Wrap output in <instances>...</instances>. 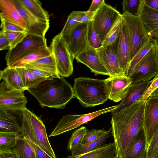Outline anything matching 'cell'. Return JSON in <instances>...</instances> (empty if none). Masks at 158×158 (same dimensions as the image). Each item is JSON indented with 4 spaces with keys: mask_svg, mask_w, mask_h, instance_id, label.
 Listing matches in <instances>:
<instances>
[{
    "mask_svg": "<svg viewBox=\"0 0 158 158\" xmlns=\"http://www.w3.org/2000/svg\"><path fill=\"white\" fill-rule=\"evenodd\" d=\"M89 23H80L67 35L63 37L70 53L74 59L89 47L87 37Z\"/></svg>",
    "mask_w": 158,
    "mask_h": 158,
    "instance_id": "obj_12",
    "label": "cell"
},
{
    "mask_svg": "<svg viewBox=\"0 0 158 158\" xmlns=\"http://www.w3.org/2000/svg\"><path fill=\"white\" fill-rule=\"evenodd\" d=\"M96 12L86 11V12L79 19V22L81 23H89L93 20Z\"/></svg>",
    "mask_w": 158,
    "mask_h": 158,
    "instance_id": "obj_46",
    "label": "cell"
},
{
    "mask_svg": "<svg viewBox=\"0 0 158 158\" xmlns=\"http://www.w3.org/2000/svg\"><path fill=\"white\" fill-rule=\"evenodd\" d=\"M2 31L9 42L10 49L14 48L22 41L27 34V33L26 32Z\"/></svg>",
    "mask_w": 158,
    "mask_h": 158,
    "instance_id": "obj_39",
    "label": "cell"
},
{
    "mask_svg": "<svg viewBox=\"0 0 158 158\" xmlns=\"http://www.w3.org/2000/svg\"><path fill=\"white\" fill-rule=\"evenodd\" d=\"M158 128V97L150 96L146 101L143 126L147 148Z\"/></svg>",
    "mask_w": 158,
    "mask_h": 158,
    "instance_id": "obj_13",
    "label": "cell"
},
{
    "mask_svg": "<svg viewBox=\"0 0 158 158\" xmlns=\"http://www.w3.org/2000/svg\"><path fill=\"white\" fill-rule=\"evenodd\" d=\"M151 82V80H150L131 84L125 96L117 105V108L123 109L141 101Z\"/></svg>",
    "mask_w": 158,
    "mask_h": 158,
    "instance_id": "obj_19",
    "label": "cell"
},
{
    "mask_svg": "<svg viewBox=\"0 0 158 158\" xmlns=\"http://www.w3.org/2000/svg\"><path fill=\"white\" fill-rule=\"evenodd\" d=\"M96 50L110 77L126 76L120 65L114 45L102 46Z\"/></svg>",
    "mask_w": 158,
    "mask_h": 158,
    "instance_id": "obj_15",
    "label": "cell"
},
{
    "mask_svg": "<svg viewBox=\"0 0 158 158\" xmlns=\"http://www.w3.org/2000/svg\"><path fill=\"white\" fill-rule=\"evenodd\" d=\"M158 88V75L151 80V82L141 100L145 101L150 95Z\"/></svg>",
    "mask_w": 158,
    "mask_h": 158,
    "instance_id": "obj_44",
    "label": "cell"
},
{
    "mask_svg": "<svg viewBox=\"0 0 158 158\" xmlns=\"http://www.w3.org/2000/svg\"><path fill=\"white\" fill-rule=\"evenodd\" d=\"M111 128L96 139L86 144H81L71 151L72 155L82 154L94 150L104 144L106 139L110 135Z\"/></svg>",
    "mask_w": 158,
    "mask_h": 158,
    "instance_id": "obj_28",
    "label": "cell"
},
{
    "mask_svg": "<svg viewBox=\"0 0 158 158\" xmlns=\"http://www.w3.org/2000/svg\"><path fill=\"white\" fill-rule=\"evenodd\" d=\"M21 3L32 14L39 19L49 21L48 12L42 6V3L37 0H19Z\"/></svg>",
    "mask_w": 158,
    "mask_h": 158,
    "instance_id": "obj_29",
    "label": "cell"
},
{
    "mask_svg": "<svg viewBox=\"0 0 158 158\" xmlns=\"http://www.w3.org/2000/svg\"><path fill=\"white\" fill-rule=\"evenodd\" d=\"M0 158H18L11 149L9 150H0Z\"/></svg>",
    "mask_w": 158,
    "mask_h": 158,
    "instance_id": "obj_49",
    "label": "cell"
},
{
    "mask_svg": "<svg viewBox=\"0 0 158 158\" xmlns=\"http://www.w3.org/2000/svg\"><path fill=\"white\" fill-rule=\"evenodd\" d=\"M87 130L86 127L82 126L76 130L72 133L67 147L69 151H71L81 144Z\"/></svg>",
    "mask_w": 158,
    "mask_h": 158,
    "instance_id": "obj_37",
    "label": "cell"
},
{
    "mask_svg": "<svg viewBox=\"0 0 158 158\" xmlns=\"http://www.w3.org/2000/svg\"><path fill=\"white\" fill-rule=\"evenodd\" d=\"M105 80L109 99L115 102L124 98L132 82L131 78L126 76L110 77Z\"/></svg>",
    "mask_w": 158,
    "mask_h": 158,
    "instance_id": "obj_16",
    "label": "cell"
},
{
    "mask_svg": "<svg viewBox=\"0 0 158 158\" xmlns=\"http://www.w3.org/2000/svg\"><path fill=\"white\" fill-rule=\"evenodd\" d=\"M147 145L146 138L143 128L132 140L123 158H146Z\"/></svg>",
    "mask_w": 158,
    "mask_h": 158,
    "instance_id": "obj_21",
    "label": "cell"
},
{
    "mask_svg": "<svg viewBox=\"0 0 158 158\" xmlns=\"http://www.w3.org/2000/svg\"><path fill=\"white\" fill-rule=\"evenodd\" d=\"M24 91L15 89L3 81L0 84V109L7 111H22L27 100Z\"/></svg>",
    "mask_w": 158,
    "mask_h": 158,
    "instance_id": "obj_11",
    "label": "cell"
},
{
    "mask_svg": "<svg viewBox=\"0 0 158 158\" xmlns=\"http://www.w3.org/2000/svg\"><path fill=\"white\" fill-rule=\"evenodd\" d=\"M143 0H124L122 2L123 13L135 17L140 16Z\"/></svg>",
    "mask_w": 158,
    "mask_h": 158,
    "instance_id": "obj_36",
    "label": "cell"
},
{
    "mask_svg": "<svg viewBox=\"0 0 158 158\" xmlns=\"http://www.w3.org/2000/svg\"><path fill=\"white\" fill-rule=\"evenodd\" d=\"M24 138L26 139L30 146L34 150L37 158H52L39 146L26 138Z\"/></svg>",
    "mask_w": 158,
    "mask_h": 158,
    "instance_id": "obj_43",
    "label": "cell"
},
{
    "mask_svg": "<svg viewBox=\"0 0 158 158\" xmlns=\"http://www.w3.org/2000/svg\"><path fill=\"white\" fill-rule=\"evenodd\" d=\"M140 17L149 33L158 28V10L148 6L144 0L142 4Z\"/></svg>",
    "mask_w": 158,
    "mask_h": 158,
    "instance_id": "obj_24",
    "label": "cell"
},
{
    "mask_svg": "<svg viewBox=\"0 0 158 158\" xmlns=\"http://www.w3.org/2000/svg\"><path fill=\"white\" fill-rule=\"evenodd\" d=\"M27 69L36 75L46 79L55 77L49 73L38 69L33 68Z\"/></svg>",
    "mask_w": 158,
    "mask_h": 158,
    "instance_id": "obj_48",
    "label": "cell"
},
{
    "mask_svg": "<svg viewBox=\"0 0 158 158\" xmlns=\"http://www.w3.org/2000/svg\"><path fill=\"white\" fill-rule=\"evenodd\" d=\"M158 158V128L147 149L146 158Z\"/></svg>",
    "mask_w": 158,
    "mask_h": 158,
    "instance_id": "obj_40",
    "label": "cell"
},
{
    "mask_svg": "<svg viewBox=\"0 0 158 158\" xmlns=\"http://www.w3.org/2000/svg\"><path fill=\"white\" fill-rule=\"evenodd\" d=\"M86 12V11H73L68 17L66 22L60 32L63 36L67 35L70 31L80 23V18Z\"/></svg>",
    "mask_w": 158,
    "mask_h": 158,
    "instance_id": "obj_34",
    "label": "cell"
},
{
    "mask_svg": "<svg viewBox=\"0 0 158 158\" xmlns=\"http://www.w3.org/2000/svg\"><path fill=\"white\" fill-rule=\"evenodd\" d=\"M149 34L151 37L158 38V28L151 32Z\"/></svg>",
    "mask_w": 158,
    "mask_h": 158,
    "instance_id": "obj_51",
    "label": "cell"
},
{
    "mask_svg": "<svg viewBox=\"0 0 158 158\" xmlns=\"http://www.w3.org/2000/svg\"><path fill=\"white\" fill-rule=\"evenodd\" d=\"M0 18L18 25L27 31L26 23L13 0H0Z\"/></svg>",
    "mask_w": 158,
    "mask_h": 158,
    "instance_id": "obj_20",
    "label": "cell"
},
{
    "mask_svg": "<svg viewBox=\"0 0 158 158\" xmlns=\"http://www.w3.org/2000/svg\"><path fill=\"white\" fill-rule=\"evenodd\" d=\"M0 132L20 134L21 127L11 113L0 109Z\"/></svg>",
    "mask_w": 158,
    "mask_h": 158,
    "instance_id": "obj_26",
    "label": "cell"
},
{
    "mask_svg": "<svg viewBox=\"0 0 158 158\" xmlns=\"http://www.w3.org/2000/svg\"><path fill=\"white\" fill-rule=\"evenodd\" d=\"M11 150L18 158H37L34 150L26 139L23 137L18 141Z\"/></svg>",
    "mask_w": 158,
    "mask_h": 158,
    "instance_id": "obj_30",
    "label": "cell"
},
{
    "mask_svg": "<svg viewBox=\"0 0 158 158\" xmlns=\"http://www.w3.org/2000/svg\"><path fill=\"white\" fill-rule=\"evenodd\" d=\"M155 44L154 40L151 38L149 42L137 53L130 61L126 76L130 77L137 64Z\"/></svg>",
    "mask_w": 158,
    "mask_h": 158,
    "instance_id": "obj_35",
    "label": "cell"
},
{
    "mask_svg": "<svg viewBox=\"0 0 158 158\" xmlns=\"http://www.w3.org/2000/svg\"><path fill=\"white\" fill-rule=\"evenodd\" d=\"M22 137L21 134L0 132V150H11Z\"/></svg>",
    "mask_w": 158,
    "mask_h": 158,
    "instance_id": "obj_33",
    "label": "cell"
},
{
    "mask_svg": "<svg viewBox=\"0 0 158 158\" xmlns=\"http://www.w3.org/2000/svg\"><path fill=\"white\" fill-rule=\"evenodd\" d=\"M77 62L88 67L96 74L109 76L108 72L102 62L96 49L89 47L80 53L75 58Z\"/></svg>",
    "mask_w": 158,
    "mask_h": 158,
    "instance_id": "obj_17",
    "label": "cell"
},
{
    "mask_svg": "<svg viewBox=\"0 0 158 158\" xmlns=\"http://www.w3.org/2000/svg\"><path fill=\"white\" fill-rule=\"evenodd\" d=\"M115 147L114 142L104 144L92 151L78 155H72L66 158H114Z\"/></svg>",
    "mask_w": 158,
    "mask_h": 158,
    "instance_id": "obj_23",
    "label": "cell"
},
{
    "mask_svg": "<svg viewBox=\"0 0 158 158\" xmlns=\"http://www.w3.org/2000/svg\"><path fill=\"white\" fill-rule=\"evenodd\" d=\"M49 48L54 58L58 75L63 77L70 76L73 71L74 58L60 33L54 37Z\"/></svg>",
    "mask_w": 158,
    "mask_h": 158,
    "instance_id": "obj_6",
    "label": "cell"
},
{
    "mask_svg": "<svg viewBox=\"0 0 158 158\" xmlns=\"http://www.w3.org/2000/svg\"><path fill=\"white\" fill-rule=\"evenodd\" d=\"M13 1L26 23L27 33L45 37L49 27V22L39 19L35 16L19 0H13Z\"/></svg>",
    "mask_w": 158,
    "mask_h": 158,
    "instance_id": "obj_14",
    "label": "cell"
},
{
    "mask_svg": "<svg viewBox=\"0 0 158 158\" xmlns=\"http://www.w3.org/2000/svg\"><path fill=\"white\" fill-rule=\"evenodd\" d=\"M122 16L116 9L106 3L96 12L93 25L102 44L109 31Z\"/></svg>",
    "mask_w": 158,
    "mask_h": 158,
    "instance_id": "obj_9",
    "label": "cell"
},
{
    "mask_svg": "<svg viewBox=\"0 0 158 158\" xmlns=\"http://www.w3.org/2000/svg\"><path fill=\"white\" fill-rule=\"evenodd\" d=\"M122 15L129 44L131 61L149 42L151 37L140 16H134L127 13H123Z\"/></svg>",
    "mask_w": 158,
    "mask_h": 158,
    "instance_id": "obj_5",
    "label": "cell"
},
{
    "mask_svg": "<svg viewBox=\"0 0 158 158\" xmlns=\"http://www.w3.org/2000/svg\"><path fill=\"white\" fill-rule=\"evenodd\" d=\"M87 37L89 47L96 49L102 46V44L94 28L93 20L89 23Z\"/></svg>",
    "mask_w": 158,
    "mask_h": 158,
    "instance_id": "obj_38",
    "label": "cell"
},
{
    "mask_svg": "<svg viewBox=\"0 0 158 158\" xmlns=\"http://www.w3.org/2000/svg\"><path fill=\"white\" fill-rule=\"evenodd\" d=\"M51 54L49 47L47 46H44L32 51L8 66L14 68L25 67L40 59L48 56Z\"/></svg>",
    "mask_w": 158,
    "mask_h": 158,
    "instance_id": "obj_25",
    "label": "cell"
},
{
    "mask_svg": "<svg viewBox=\"0 0 158 158\" xmlns=\"http://www.w3.org/2000/svg\"><path fill=\"white\" fill-rule=\"evenodd\" d=\"M146 101H137L111 112V133L115 147V157L123 158L132 140L143 128Z\"/></svg>",
    "mask_w": 158,
    "mask_h": 158,
    "instance_id": "obj_1",
    "label": "cell"
},
{
    "mask_svg": "<svg viewBox=\"0 0 158 158\" xmlns=\"http://www.w3.org/2000/svg\"><path fill=\"white\" fill-rule=\"evenodd\" d=\"M114 46L121 67L126 76L131 60L130 46L124 19L120 36Z\"/></svg>",
    "mask_w": 158,
    "mask_h": 158,
    "instance_id": "obj_18",
    "label": "cell"
},
{
    "mask_svg": "<svg viewBox=\"0 0 158 158\" xmlns=\"http://www.w3.org/2000/svg\"><path fill=\"white\" fill-rule=\"evenodd\" d=\"M27 90L42 107L63 109L74 97L71 85L60 76L46 79Z\"/></svg>",
    "mask_w": 158,
    "mask_h": 158,
    "instance_id": "obj_2",
    "label": "cell"
},
{
    "mask_svg": "<svg viewBox=\"0 0 158 158\" xmlns=\"http://www.w3.org/2000/svg\"><path fill=\"white\" fill-rule=\"evenodd\" d=\"M74 97L85 107L102 104L109 99L105 79L86 77L74 79L73 87Z\"/></svg>",
    "mask_w": 158,
    "mask_h": 158,
    "instance_id": "obj_3",
    "label": "cell"
},
{
    "mask_svg": "<svg viewBox=\"0 0 158 158\" xmlns=\"http://www.w3.org/2000/svg\"><path fill=\"white\" fill-rule=\"evenodd\" d=\"M117 105L82 114H68L63 116L57 123L49 137L57 136L77 128L104 114L111 112Z\"/></svg>",
    "mask_w": 158,
    "mask_h": 158,
    "instance_id": "obj_7",
    "label": "cell"
},
{
    "mask_svg": "<svg viewBox=\"0 0 158 158\" xmlns=\"http://www.w3.org/2000/svg\"><path fill=\"white\" fill-rule=\"evenodd\" d=\"M105 3L104 0H93L87 11L96 12Z\"/></svg>",
    "mask_w": 158,
    "mask_h": 158,
    "instance_id": "obj_47",
    "label": "cell"
},
{
    "mask_svg": "<svg viewBox=\"0 0 158 158\" xmlns=\"http://www.w3.org/2000/svg\"><path fill=\"white\" fill-rule=\"evenodd\" d=\"M154 40V41H155V44H156L155 46H156V51L157 53V55L158 56V44H157L154 40Z\"/></svg>",
    "mask_w": 158,
    "mask_h": 158,
    "instance_id": "obj_53",
    "label": "cell"
},
{
    "mask_svg": "<svg viewBox=\"0 0 158 158\" xmlns=\"http://www.w3.org/2000/svg\"><path fill=\"white\" fill-rule=\"evenodd\" d=\"M146 3L150 7L158 10V0H144Z\"/></svg>",
    "mask_w": 158,
    "mask_h": 158,
    "instance_id": "obj_50",
    "label": "cell"
},
{
    "mask_svg": "<svg viewBox=\"0 0 158 158\" xmlns=\"http://www.w3.org/2000/svg\"><path fill=\"white\" fill-rule=\"evenodd\" d=\"M155 44L134 68L129 77L131 84L150 80L158 75V56Z\"/></svg>",
    "mask_w": 158,
    "mask_h": 158,
    "instance_id": "obj_8",
    "label": "cell"
},
{
    "mask_svg": "<svg viewBox=\"0 0 158 158\" xmlns=\"http://www.w3.org/2000/svg\"><path fill=\"white\" fill-rule=\"evenodd\" d=\"M150 97H158V88L150 96ZM149 96V97H150Z\"/></svg>",
    "mask_w": 158,
    "mask_h": 158,
    "instance_id": "obj_52",
    "label": "cell"
},
{
    "mask_svg": "<svg viewBox=\"0 0 158 158\" xmlns=\"http://www.w3.org/2000/svg\"><path fill=\"white\" fill-rule=\"evenodd\" d=\"M25 67L44 71L55 77H60L58 74L55 60L52 54L48 56L40 59L26 65Z\"/></svg>",
    "mask_w": 158,
    "mask_h": 158,
    "instance_id": "obj_27",
    "label": "cell"
},
{
    "mask_svg": "<svg viewBox=\"0 0 158 158\" xmlns=\"http://www.w3.org/2000/svg\"><path fill=\"white\" fill-rule=\"evenodd\" d=\"M123 19L119 18L107 34L102 43V46H114L117 42L121 31Z\"/></svg>",
    "mask_w": 158,
    "mask_h": 158,
    "instance_id": "obj_31",
    "label": "cell"
},
{
    "mask_svg": "<svg viewBox=\"0 0 158 158\" xmlns=\"http://www.w3.org/2000/svg\"><path fill=\"white\" fill-rule=\"evenodd\" d=\"M21 135L40 147L52 158H57L48 140L45 126L36 115L25 107L22 111Z\"/></svg>",
    "mask_w": 158,
    "mask_h": 158,
    "instance_id": "obj_4",
    "label": "cell"
},
{
    "mask_svg": "<svg viewBox=\"0 0 158 158\" xmlns=\"http://www.w3.org/2000/svg\"><path fill=\"white\" fill-rule=\"evenodd\" d=\"M0 79H2L10 87L14 89L25 91L24 86L18 68L7 66L0 72Z\"/></svg>",
    "mask_w": 158,
    "mask_h": 158,
    "instance_id": "obj_22",
    "label": "cell"
},
{
    "mask_svg": "<svg viewBox=\"0 0 158 158\" xmlns=\"http://www.w3.org/2000/svg\"><path fill=\"white\" fill-rule=\"evenodd\" d=\"M26 89L33 87L46 79L38 77L25 67L18 68Z\"/></svg>",
    "mask_w": 158,
    "mask_h": 158,
    "instance_id": "obj_32",
    "label": "cell"
},
{
    "mask_svg": "<svg viewBox=\"0 0 158 158\" xmlns=\"http://www.w3.org/2000/svg\"><path fill=\"white\" fill-rule=\"evenodd\" d=\"M152 39H153V40H154L158 44V38H155V37H151Z\"/></svg>",
    "mask_w": 158,
    "mask_h": 158,
    "instance_id": "obj_54",
    "label": "cell"
},
{
    "mask_svg": "<svg viewBox=\"0 0 158 158\" xmlns=\"http://www.w3.org/2000/svg\"></svg>",
    "mask_w": 158,
    "mask_h": 158,
    "instance_id": "obj_56",
    "label": "cell"
},
{
    "mask_svg": "<svg viewBox=\"0 0 158 158\" xmlns=\"http://www.w3.org/2000/svg\"><path fill=\"white\" fill-rule=\"evenodd\" d=\"M106 131L103 129H93L87 130L82 141L81 144L84 145L96 139Z\"/></svg>",
    "mask_w": 158,
    "mask_h": 158,
    "instance_id": "obj_41",
    "label": "cell"
},
{
    "mask_svg": "<svg viewBox=\"0 0 158 158\" xmlns=\"http://www.w3.org/2000/svg\"><path fill=\"white\" fill-rule=\"evenodd\" d=\"M1 20V28L3 31L26 32L27 31L22 27L14 23H10L0 18Z\"/></svg>",
    "mask_w": 158,
    "mask_h": 158,
    "instance_id": "obj_42",
    "label": "cell"
},
{
    "mask_svg": "<svg viewBox=\"0 0 158 158\" xmlns=\"http://www.w3.org/2000/svg\"><path fill=\"white\" fill-rule=\"evenodd\" d=\"M47 46L45 37L27 33L22 41L6 53V64L10 66L32 51Z\"/></svg>",
    "mask_w": 158,
    "mask_h": 158,
    "instance_id": "obj_10",
    "label": "cell"
},
{
    "mask_svg": "<svg viewBox=\"0 0 158 158\" xmlns=\"http://www.w3.org/2000/svg\"><path fill=\"white\" fill-rule=\"evenodd\" d=\"M10 49V44L3 32L0 31V50H3Z\"/></svg>",
    "mask_w": 158,
    "mask_h": 158,
    "instance_id": "obj_45",
    "label": "cell"
},
{
    "mask_svg": "<svg viewBox=\"0 0 158 158\" xmlns=\"http://www.w3.org/2000/svg\"><path fill=\"white\" fill-rule=\"evenodd\" d=\"M114 158H116V157H115Z\"/></svg>",
    "mask_w": 158,
    "mask_h": 158,
    "instance_id": "obj_55",
    "label": "cell"
}]
</instances>
